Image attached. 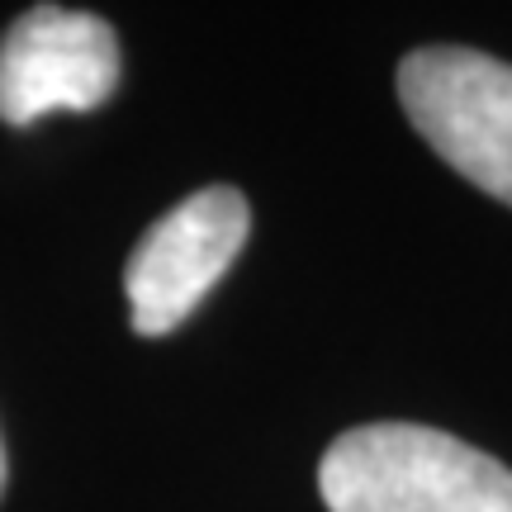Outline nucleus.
<instances>
[{"mask_svg": "<svg viewBox=\"0 0 512 512\" xmlns=\"http://www.w3.org/2000/svg\"><path fill=\"white\" fill-rule=\"evenodd\" d=\"M399 100L437 157L512 209V62L418 48L399 62Z\"/></svg>", "mask_w": 512, "mask_h": 512, "instance_id": "2", "label": "nucleus"}, {"mask_svg": "<svg viewBox=\"0 0 512 512\" xmlns=\"http://www.w3.org/2000/svg\"><path fill=\"white\" fill-rule=\"evenodd\" d=\"M252 233V209L233 185H209L166 209L143 233L124 271L128 313L143 337H166L200 309Z\"/></svg>", "mask_w": 512, "mask_h": 512, "instance_id": "3", "label": "nucleus"}, {"mask_svg": "<svg viewBox=\"0 0 512 512\" xmlns=\"http://www.w3.org/2000/svg\"><path fill=\"white\" fill-rule=\"evenodd\" d=\"M318 494L332 512H512V470L437 427L370 422L328 446Z\"/></svg>", "mask_w": 512, "mask_h": 512, "instance_id": "1", "label": "nucleus"}, {"mask_svg": "<svg viewBox=\"0 0 512 512\" xmlns=\"http://www.w3.org/2000/svg\"><path fill=\"white\" fill-rule=\"evenodd\" d=\"M0 494H5V446H0Z\"/></svg>", "mask_w": 512, "mask_h": 512, "instance_id": "5", "label": "nucleus"}, {"mask_svg": "<svg viewBox=\"0 0 512 512\" xmlns=\"http://www.w3.org/2000/svg\"><path fill=\"white\" fill-rule=\"evenodd\" d=\"M119 86V38L100 15L34 5L0 38V119L15 128L57 110H100Z\"/></svg>", "mask_w": 512, "mask_h": 512, "instance_id": "4", "label": "nucleus"}]
</instances>
